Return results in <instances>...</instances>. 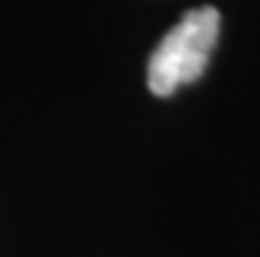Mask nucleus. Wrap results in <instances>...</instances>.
Here are the masks:
<instances>
[{
  "label": "nucleus",
  "mask_w": 260,
  "mask_h": 257,
  "mask_svg": "<svg viewBox=\"0 0 260 257\" xmlns=\"http://www.w3.org/2000/svg\"><path fill=\"white\" fill-rule=\"evenodd\" d=\"M221 32V13L213 6L187 11L158 42L147 63V87L158 97H171L179 87L197 82L208 68Z\"/></svg>",
  "instance_id": "nucleus-1"
}]
</instances>
